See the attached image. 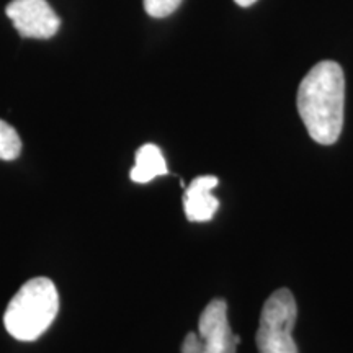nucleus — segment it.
Segmentation results:
<instances>
[{
  "label": "nucleus",
  "mask_w": 353,
  "mask_h": 353,
  "mask_svg": "<svg viewBox=\"0 0 353 353\" xmlns=\"http://www.w3.org/2000/svg\"><path fill=\"white\" fill-rule=\"evenodd\" d=\"M298 306L290 290H276L267 299L260 314L257 330L259 353H298L296 342L293 339V329L296 324Z\"/></svg>",
  "instance_id": "7ed1b4c3"
},
{
  "label": "nucleus",
  "mask_w": 353,
  "mask_h": 353,
  "mask_svg": "<svg viewBox=\"0 0 353 353\" xmlns=\"http://www.w3.org/2000/svg\"><path fill=\"white\" fill-rule=\"evenodd\" d=\"M182 0H144V10L154 19H165L180 7Z\"/></svg>",
  "instance_id": "1a4fd4ad"
},
{
  "label": "nucleus",
  "mask_w": 353,
  "mask_h": 353,
  "mask_svg": "<svg viewBox=\"0 0 353 353\" xmlns=\"http://www.w3.org/2000/svg\"><path fill=\"white\" fill-rule=\"evenodd\" d=\"M6 12L23 38L48 39L54 37L61 26L59 17L46 0H12Z\"/></svg>",
  "instance_id": "20e7f679"
},
{
  "label": "nucleus",
  "mask_w": 353,
  "mask_h": 353,
  "mask_svg": "<svg viewBox=\"0 0 353 353\" xmlns=\"http://www.w3.org/2000/svg\"><path fill=\"white\" fill-rule=\"evenodd\" d=\"M165 159L162 156V151L156 144H144L141 145L136 152V164L130 172L132 182L136 183H149L156 176L167 175Z\"/></svg>",
  "instance_id": "0eeeda50"
},
{
  "label": "nucleus",
  "mask_w": 353,
  "mask_h": 353,
  "mask_svg": "<svg viewBox=\"0 0 353 353\" xmlns=\"http://www.w3.org/2000/svg\"><path fill=\"white\" fill-rule=\"evenodd\" d=\"M218 187V179L213 175H203L193 180L185 188L183 208L187 219L192 223H206L213 219L219 208V200L211 195L213 188Z\"/></svg>",
  "instance_id": "423d86ee"
},
{
  "label": "nucleus",
  "mask_w": 353,
  "mask_h": 353,
  "mask_svg": "<svg viewBox=\"0 0 353 353\" xmlns=\"http://www.w3.org/2000/svg\"><path fill=\"white\" fill-rule=\"evenodd\" d=\"M345 103V77L334 61H321L298 88V113L317 144L332 145L341 138Z\"/></svg>",
  "instance_id": "f257e3e1"
},
{
  "label": "nucleus",
  "mask_w": 353,
  "mask_h": 353,
  "mask_svg": "<svg viewBox=\"0 0 353 353\" xmlns=\"http://www.w3.org/2000/svg\"><path fill=\"white\" fill-rule=\"evenodd\" d=\"M21 152V139L15 128L0 120V159L2 161H13Z\"/></svg>",
  "instance_id": "6e6552de"
},
{
  "label": "nucleus",
  "mask_w": 353,
  "mask_h": 353,
  "mask_svg": "<svg viewBox=\"0 0 353 353\" xmlns=\"http://www.w3.org/2000/svg\"><path fill=\"white\" fill-rule=\"evenodd\" d=\"M198 335L203 342V353H236L241 337L232 334L224 299L208 303L198 322Z\"/></svg>",
  "instance_id": "39448f33"
},
{
  "label": "nucleus",
  "mask_w": 353,
  "mask_h": 353,
  "mask_svg": "<svg viewBox=\"0 0 353 353\" xmlns=\"http://www.w3.org/2000/svg\"><path fill=\"white\" fill-rule=\"evenodd\" d=\"M182 353H203V342L200 335L190 332L182 343Z\"/></svg>",
  "instance_id": "9d476101"
},
{
  "label": "nucleus",
  "mask_w": 353,
  "mask_h": 353,
  "mask_svg": "<svg viewBox=\"0 0 353 353\" xmlns=\"http://www.w3.org/2000/svg\"><path fill=\"white\" fill-rule=\"evenodd\" d=\"M234 2H236L239 7H250V6H254L257 0H234Z\"/></svg>",
  "instance_id": "9b49d317"
},
{
  "label": "nucleus",
  "mask_w": 353,
  "mask_h": 353,
  "mask_svg": "<svg viewBox=\"0 0 353 353\" xmlns=\"http://www.w3.org/2000/svg\"><path fill=\"white\" fill-rule=\"evenodd\" d=\"M59 312V294L50 278L28 280L8 303L3 324L20 342H33L46 332Z\"/></svg>",
  "instance_id": "f03ea898"
}]
</instances>
